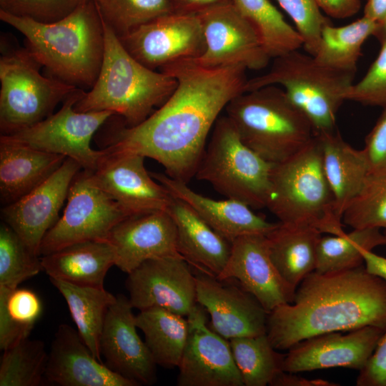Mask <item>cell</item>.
Wrapping results in <instances>:
<instances>
[{
	"mask_svg": "<svg viewBox=\"0 0 386 386\" xmlns=\"http://www.w3.org/2000/svg\"><path fill=\"white\" fill-rule=\"evenodd\" d=\"M380 44L377 56L362 78L352 84L347 94V101L386 107V40Z\"/></svg>",
	"mask_w": 386,
	"mask_h": 386,
	"instance_id": "42",
	"label": "cell"
},
{
	"mask_svg": "<svg viewBox=\"0 0 386 386\" xmlns=\"http://www.w3.org/2000/svg\"><path fill=\"white\" fill-rule=\"evenodd\" d=\"M386 245V235L378 228L353 229L340 235L321 237L317 249L315 270L329 273L364 264L362 252Z\"/></svg>",
	"mask_w": 386,
	"mask_h": 386,
	"instance_id": "34",
	"label": "cell"
},
{
	"mask_svg": "<svg viewBox=\"0 0 386 386\" xmlns=\"http://www.w3.org/2000/svg\"><path fill=\"white\" fill-rule=\"evenodd\" d=\"M266 207L282 224L312 227L322 234L345 232L335 212L317 135L295 154L273 164Z\"/></svg>",
	"mask_w": 386,
	"mask_h": 386,
	"instance_id": "5",
	"label": "cell"
},
{
	"mask_svg": "<svg viewBox=\"0 0 386 386\" xmlns=\"http://www.w3.org/2000/svg\"><path fill=\"white\" fill-rule=\"evenodd\" d=\"M0 19L24 35L26 49L51 76L75 86H94L103 61L104 29L92 0L54 22H38L1 9Z\"/></svg>",
	"mask_w": 386,
	"mask_h": 386,
	"instance_id": "3",
	"label": "cell"
},
{
	"mask_svg": "<svg viewBox=\"0 0 386 386\" xmlns=\"http://www.w3.org/2000/svg\"><path fill=\"white\" fill-rule=\"evenodd\" d=\"M217 278L237 280L268 312L291 303L295 293L274 265L266 234H247L234 239L227 262Z\"/></svg>",
	"mask_w": 386,
	"mask_h": 386,
	"instance_id": "19",
	"label": "cell"
},
{
	"mask_svg": "<svg viewBox=\"0 0 386 386\" xmlns=\"http://www.w3.org/2000/svg\"><path fill=\"white\" fill-rule=\"evenodd\" d=\"M342 222L353 229H386V171L368 173Z\"/></svg>",
	"mask_w": 386,
	"mask_h": 386,
	"instance_id": "39",
	"label": "cell"
},
{
	"mask_svg": "<svg viewBox=\"0 0 386 386\" xmlns=\"http://www.w3.org/2000/svg\"><path fill=\"white\" fill-rule=\"evenodd\" d=\"M365 326L386 330V282L364 264L306 276L293 301L269 312L266 334L278 351L313 336Z\"/></svg>",
	"mask_w": 386,
	"mask_h": 386,
	"instance_id": "2",
	"label": "cell"
},
{
	"mask_svg": "<svg viewBox=\"0 0 386 386\" xmlns=\"http://www.w3.org/2000/svg\"><path fill=\"white\" fill-rule=\"evenodd\" d=\"M244 386L269 385L283 371L284 355L278 352L267 334L229 340Z\"/></svg>",
	"mask_w": 386,
	"mask_h": 386,
	"instance_id": "35",
	"label": "cell"
},
{
	"mask_svg": "<svg viewBox=\"0 0 386 386\" xmlns=\"http://www.w3.org/2000/svg\"><path fill=\"white\" fill-rule=\"evenodd\" d=\"M49 279L65 300L81 338L94 356L102 362L100 337L107 312L117 296L104 287H84L57 279Z\"/></svg>",
	"mask_w": 386,
	"mask_h": 386,
	"instance_id": "30",
	"label": "cell"
},
{
	"mask_svg": "<svg viewBox=\"0 0 386 386\" xmlns=\"http://www.w3.org/2000/svg\"><path fill=\"white\" fill-rule=\"evenodd\" d=\"M271 386H337V383L322 379H307L295 373L282 371L270 383Z\"/></svg>",
	"mask_w": 386,
	"mask_h": 386,
	"instance_id": "47",
	"label": "cell"
},
{
	"mask_svg": "<svg viewBox=\"0 0 386 386\" xmlns=\"http://www.w3.org/2000/svg\"><path fill=\"white\" fill-rule=\"evenodd\" d=\"M106 241L113 247L115 266L127 274L149 259L182 257L176 225L167 211L130 216L112 229Z\"/></svg>",
	"mask_w": 386,
	"mask_h": 386,
	"instance_id": "22",
	"label": "cell"
},
{
	"mask_svg": "<svg viewBox=\"0 0 386 386\" xmlns=\"http://www.w3.org/2000/svg\"><path fill=\"white\" fill-rule=\"evenodd\" d=\"M322 234L312 227L280 222L266 234L274 265L295 290L303 279L315 270L317 244Z\"/></svg>",
	"mask_w": 386,
	"mask_h": 386,
	"instance_id": "29",
	"label": "cell"
},
{
	"mask_svg": "<svg viewBox=\"0 0 386 386\" xmlns=\"http://www.w3.org/2000/svg\"><path fill=\"white\" fill-rule=\"evenodd\" d=\"M41 262L49 278L103 288L109 269L115 266V254L107 241H87L44 255Z\"/></svg>",
	"mask_w": 386,
	"mask_h": 386,
	"instance_id": "27",
	"label": "cell"
},
{
	"mask_svg": "<svg viewBox=\"0 0 386 386\" xmlns=\"http://www.w3.org/2000/svg\"><path fill=\"white\" fill-rule=\"evenodd\" d=\"M45 379L60 386H138L98 360L77 330L59 325L48 355Z\"/></svg>",
	"mask_w": 386,
	"mask_h": 386,
	"instance_id": "23",
	"label": "cell"
},
{
	"mask_svg": "<svg viewBox=\"0 0 386 386\" xmlns=\"http://www.w3.org/2000/svg\"><path fill=\"white\" fill-rule=\"evenodd\" d=\"M90 172L94 184L116 201L130 216L167 211L173 197L152 177L144 157L137 154L109 153Z\"/></svg>",
	"mask_w": 386,
	"mask_h": 386,
	"instance_id": "16",
	"label": "cell"
},
{
	"mask_svg": "<svg viewBox=\"0 0 386 386\" xmlns=\"http://www.w3.org/2000/svg\"><path fill=\"white\" fill-rule=\"evenodd\" d=\"M7 1L8 0H0V9H3L6 6Z\"/></svg>",
	"mask_w": 386,
	"mask_h": 386,
	"instance_id": "52",
	"label": "cell"
},
{
	"mask_svg": "<svg viewBox=\"0 0 386 386\" xmlns=\"http://www.w3.org/2000/svg\"><path fill=\"white\" fill-rule=\"evenodd\" d=\"M363 16L380 24L386 16V0H367Z\"/></svg>",
	"mask_w": 386,
	"mask_h": 386,
	"instance_id": "50",
	"label": "cell"
},
{
	"mask_svg": "<svg viewBox=\"0 0 386 386\" xmlns=\"http://www.w3.org/2000/svg\"><path fill=\"white\" fill-rule=\"evenodd\" d=\"M362 255L366 269L386 282V258L372 250H364Z\"/></svg>",
	"mask_w": 386,
	"mask_h": 386,
	"instance_id": "49",
	"label": "cell"
},
{
	"mask_svg": "<svg viewBox=\"0 0 386 386\" xmlns=\"http://www.w3.org/2000/svg\"><path fill=\"white\" fill-rule=\"evenodd\" d=\"M104 51L98 77L74 105L77 112L109 111L127 127L138 125L161 107L177 86V79L134 59L104 22Z\"/></svg>",
	"mask_w": 386,
	"mask_h": 386,
	"instance_id": "4",
	"label": "cell"
},
{
	"mask_svg": "<svg viewBox=\"0 0 386 386\" xmlns=\"http://www.w3.org/2000/svg\"><path fill=\"white\" fill-rule=\"evenodd\" d=\"M321 11L336 19L352 16L358 12L361 0H316Z\"/></svg>",
	"mask_w": 386,
	"mask_h": 386,
	"instance_id": "46",
	"label": "cell"
},
{
	"mask_svg": "<svg viewBox=\"0 0 386 386\" xmlns=\"http://www.w3.org/2000/svg\"><path fill=\"white\" fill-rule=\"evenodd\" d=\"M377 28L378 23L364 16L342 26L329 21L322 29L314 56L331 69L355 73L362 46L370 36H374Z\"/></svg>",
	"mask_w": 386,
	"mask_h": 386,
	"instance_id": "32",
	"label": "cell"
},
{
	"mask_svg": "<svg viewBox=\"0 0 386 386\" xmlns=\"http://www.w3.org/2000/svg\"><path fill=\"white\" fill-rule=\"evenodd\" d=\"M199 304L187 317L189 335L179 364V386H244L229 342L207 325Z\"/></svg>",
	"mask_w": 386,
	"mask_h": 386,
	"instance_id": "15",
	"label": "cell"
},
{
	"mask_svg": "<svg viewBox=\"0 0 386 386\" xmlns=\"http://www.w3.org/2000/svg\"><path fill=\"white\" fill-rule=\"evenodd\" d=\"M43 270L41 258L34 254L6 223L0 226V287L14 290Z\"/></svg>",
	"mask_w": 386,
	"mask_h": 386,
	"instance_id": "40",
	"label": "cell"
},
{
	"mask_svg": "<svg viewBox=\"0 0 386 386\" xmlns=\"http://www.w3.org/2000/svg\"><path fill=\"white\" fill-rule=\"evenodd\" d=\"M317 135L320 141L324 172L332 193L337 215L345 211L360 191L369 173L363 149H356L333 132Z\"/></svg>",
	"mask_w": 386,
	"mask_h": 386,
	"instance_id": "28",
	"label": "cell"
},
{
	"mask_svg": "<svg viewBox=\"0 0 386 386\" xmlns=\"http://www.w3.org/2000/svg\"><path fill=\"white\" fill-rule=\"evenodd\" d=\"M362 149L368 162L369 172L386 171V107L367 135Z\"/></svg>",
	"mask_w": 386,
	"mask_h": 386,
	"instance_id": "44",
	"label": "cell"
},
{
	"mask_svg": "<svg viewBox=\"0 0 386 386\" xmlns=\"http://www.w3.org/2000/svg\"><path fill=\"white\" fill-rule=\"evenodd\" d=\"M174 198L187 204L208 225L231 243L247 234H267L278 223L267 221L246 204L232 199L216 200L189 188L187 183L167 174L150 172Z\"/></svg>",
	"mask_w": 386,
	"mask_h": 386,
	"instance_id": "24",
	"label": "cell"
},
{
	"mask_svg": "<svg viewBox=\"0 0 386 386\" xmlns=\"http://www.w3.org/2000/svg\"><path fill=\"white\" fill-rule=\"evenodd\" d=\"M257 33L262 46L274 59L303 46V40L269 0H231Z\"/></svg>",
	"mask_w": 386,
	"mask_h": 386,
	"instance_id": "33",
	"label": "cell"
},
{
	"mask_svg": "<svg viewBox=\"0 0 386 386\" xmlns=\"http://www.w3.org/2000/svg\"><path fill=\"white\" fill-rule=\"evenodd\" d=\"M81 169L78 162L66 157L61 166L41 184L1 209L3 222L34 254L40 256L42 240L59 220V213L67 198L71 183Z\"/></svg>",
	"mask_w": 386,
	"mask_h": 386,
	"instance_id": "17",
	"label": "cell"
},
{
	"mask_svg": "<svg viewBox=\"0 0 386 386\" xmlns=\"http://www.w3.org/2000/svg\"><path fill=\"white\" fill-rule=\"evenodd\" d=\"M167 212L176 225L179 254L193 268L217 277L229 257L232 243L179 199L173 197Z\"/></svg>",
	"mask_w": 386,
	"mask_h": 386,
	"instance_id": "25",
	"label": "cell"
},
{
	"mask_svg": "<svg viewBox=\"0 0 386 386\" xmlns=\"http://www.w3.org/2000/svg\"><path fill=\"white\" fill-rule=\"evenodd\" d=\"M86 0H8L1 10L38 22L59 21L73 12Z\"/></svg>",
	"mask_w": 386,
	"mask_h": 386,
	"instance_id": "43",
	"label": "cell"
},
{
	"mask_svg": "<svg viewBox=\"0 0 386 386\" xmlns=\"http://www.w3.org/2000/svg\"><path fill=\"white\" fill-rule=\"evenodd\" d=\"M385 331L377 327L365 326L305 339L284 354L283 371L297 373L333 367L360 371Z\"/></svg>",
	"mask_w": 386,
	"mask_h": 386,
	"instance_id": "20",
	"label": "cell"
},
{
	"mask_svg": "<svg viewBox=\"0 0 386 386\" xmlns=\"http://www.w3.org/2000/svg\"><path fill=\"white\" fill-rule=\"evenodd\" d=\"M84 92L77 88L63 101L57 112L31 127L1 136L36 149L64 155L78 162L82 169L94 172L104 151L92 149L91 139L114 114L109 111H76L74 105Z\"/></svg>",
	"mask_w": 386,
	"mask_h": 386,
	"instance_id": "10",
	"label": "cell"
},
{
	"mask_svg": "<svg viewBox=\"0 0 386 386\" xmlns=\"http://www.w3.org/2000/svg\"><path fill=\"white\" fill-rule=\"evenodd\" d=\"M357 386H386V331L366 364L360 370Z\"/></svg>",
	"mask_w": 386,
	"mask_h": 386,
	"instance_id": "45",
	"label": "cell"
},
{
	"mask_svg": "<svg viewBox=\"0 0 386 386\" xmlns=\"http://www.w3.org/2000/svg\"><path fill=\"white\" fill-rule=\"evenodd\" d=\"M193 268V267H192ZM197 301L210 316L209 327L227 340L266 334L268 312L241 286L193 268Z\"/></svg>",
	"mask_w": 386,
	"mask_h": 386,
	"instance_id": "18",
	"label": "cell"
},
{
	"mask_svg": "<svg viewBox=\"0 0 386 386\" xmlns=\"http://www.w3.org/2000/svg\"><path fill=\"white\" fill-rule=\"evenodd\" d=\"M66 157L0 137V200L10 204L51 177Z\"/></svg>",
	"mask_w": 386,
	"mask_h": 386,
	"instance_id": "26",
	"label": "cell"
},
{
	"mask_svg": "<svg viewBox=\"0 0 386 386\" xmlns=\"http://www.w3.org/2000/svg\"><path fill=\"white\" fill-rule=\"evenodd\" d=\"M3 352L0 362V386L42 384L49 355L44 342L28 337Z\"/></svg>",
	"mask_w": 386,
	"mask_h": 386,
	"instance_id": "37",
	"label": "cell"
},
{
	"mask_svg": "<svg viewBox=\"0 0 386 386\" xmlns=\"http://www.w3.org/2000/svg\"><path fill=\"white\" fill-rule=\"evenodd\" d=\"M197 15L204 32L205 49L194 60L196 63L207 68L240 66L251 70L268 66L271 58L254 28L232 2Z\"/></svg>",
	"mask_w": 386,
	"mask_h": 386,
	"instance_id": "13",
	"label": "cell"
},
{
	"mask_svg": "<svg viewBox=\"0 0 386 386\" xmlns=\"http://www.w3.org/2000/svg\"><path fill=\"white\" fill-rule=\"evenodd\" d=\"M136 324L157 364L178 367L189 335L187 318L167 310L152 307L139 311Z\"/></svg>",
	"mask_w": 386,
	"mask_h": 386,
	"instance_id": "31",
	"label": "cell"
},
{
	"mask_svg": "<svg viewBox=\"0 0 386 386\" xmlns=\"http://www.w3.org/2000/svg\"><path fill=\"white\" fill-rule=\"evenodd\" d=\"M104 22L121 37L137 26L173 13L172 0H92Z\"/></svg>",
	"mask_w": 386,
	"mask_h": 386,
	"instance_id": "38",
	"label": "cell"
},
{
	"mask_svg": "<svg viewBox=\"0 0 386 386\" xmlns=\"http://www.w3.org/2000/svg\"><path fill=\"white\" fill-rule=\"evenodd\" d=\"M0 130L9 135L53 114L78 87L40 73L41 65L26 48L1 49Z\"/></svg>",
	"mask_w": 386,
	"mask_h": 386,
	"instance_id": "9",
	"label": "cell"
},
{
	"mask_svg": "<svg viewBox=\"0 0 386 386\" xmlns=\"http://www.w3.org/2000/svg\"><path fill=\"white\" fill-rule=\"evenodd\" d=\"M272 166L242 141L232 121L223 116L214 125L194 177L226 198L261 209L267 205Z\"/></svg>",
	"mask_w": 386,
	"mask_h": 386,
	"instance_id": "8",
	"label": "cell"
},
{
	"mask_svg": "<svg viewBox=\"0 0 386 386\" xmlns=\"http://www.w3.org/2000/svg\"><path fill=\"white\" fill-rule=\"evenodd\" d=\"M42 312L39 296L26 288L0 287V349L28 338Z\"/></svg>",
	"mask_w": 386,
	"mask_h": 386,
	"instance_id": "36",
	"label": "cell"
},
{
	"mask_svg": "<svg viewBox=\"0 0 386 386\" xmlns=\"http://www.w3.org/2000/svg\"><path fill=\"white\" fill-rule=\"evenodd\" d=\"M175 13L197 14L208 9L227 4L231 0H172Z\"/></svg>",
	"mask_w": 386,
	"mask_h": 386,
	"instance_id": "48",
	"label": "cell"
},
{
	"mask_svg": "<svg viewBox=\"0 0 386 386\" xmlns=\"http://www.w3.org/2000/svg\"><path fill=\"white\" fill-rule=\"evenodd\" d=\"M129 217L116 201L94 184L90 172L81 169L71 183L62 216L42 240L40 255L75 243L106 241L112 229Z\"/></svg>",
	"mask_w": 386,
	"mask_h": 386,
	"instance_id": "11",
	"label": "cell"
},
{
	"mask_svg": "<svg viewBox=\"0 0 386 386\" xmlns=\"http://www.w3.org/2000/svg\"><path fill=\"white\" fill-rule=\"evenodd\" d=\"M384 234L386 235V229H384Z\"/></svg>",
	"mask_w": 386,
	"mask_h": 386,
	"instance_id": "53",
	"label": "cell"
},
{
	"mask_svg": "<svg viewBox=\"0 0 386 386\" xmlns=\"http://www.w3.org/2000/svg\"><path fill=\"white\" fill-rule=\"evenodd\" d=\"M127 51L147 67L160 70L173 63L195 60L205 39L197 14L170 13L118 37Z\"/></svg>",
	"mask_w": 386,
	"mask_h": 386,
	"instance_id": "12",
	"label": "cell"
},
{
	"mask_svg": "<svg viewBox=\"0 0 386 386\" xmlns=\"http://www.w3.org/2000/svg\"><path fill=\"white\" fill-rule=\"evenodd\" d=\"M127 274L129 300L139 311L159 307L187 317L198 304L193 268L182 257L149 259Z\"/></svg>",
	"mask_w": 386,
	"mask_h": 386,
	"instance_id": "14",
	"label": "cell"
},
{
	"mask_svg": "<svg viewBox=\"0 0 386 386\" xmlns=\"http://www.w3.org/2000/svg\"><path fill=\"white\" fill-rule=\"evenodd\" d=\"M132 309L129 297L122 294L117 295L102 329L101 355L105 365L114 372L139 385H150L157 381V364L137 333Z\"/></svg>",
	"mask_w": 386,
	"mask_h": 386,
	"instance_id": "21",
	"label": "cell"
},
{
	"mask_svg": "<svg viewBox=\"0 0 386 386\" xmlns=\"http://www.w3.org/2000/svg\"><path fill=\"white\" fill-rule=\"evenodd\" d=\"M293 21L307 54L317 52L323 26L330 21L322 15L316 0H277Z\"/></svg>",
	"mask_w": 386,
	"mask_h": 386,
	"instance_id": "41",
	"label": "cell"
},
{
	"mask_svg": "<svg viewBox=\"0 0 386 386\" xmlns=\"http://www.w3.org/2000/svg\"><path fill=\"white\" fill-rule=\"evenodd\" d=\"M246 70L240 66L207 68L194 60L162 68L159 71L177 79L174 91L138 125L116 126L104 149L153 159L168 176L188 183L195 176L221 112L245 91Z\"/></svg>",
	"mask_w": 386,
	"mask_h": 386,
	"instance_id": "1",
	"label": "cell"
},
{
	"mask_svg": "<svg viewBox=\"0 0 386 386\" xmlns=\"http://www.w3.org/2000/svg\"><path fill=\"white\" fill-rule=\"evenodd\" d=\"M355 74L331 69L314 56L295 50L274 58L267 72L247 79L244 90L279 85L310 122L314 134H320L333 132Z\"/></svg>",
	"mask_w": 386,
	"mask_h": 386,
	"instance_id": "7",
	"label": "cell"
},
{
	"mask_svg": "<svg viewBox=\"0 0 386 386\" xmlns=\"http://www.w3.org/2000/svg\"><path fill=\"white\" fill-rule=\"evenodd\" d=\"M374 36L381 43L386 40V16L384 20L378 24L377 30Z\"/></svg>",
	"mask_w": 386,
	"mask_h": 386,
	"instance_id": "51",
	"label": "cell"
},
{
	"mask_svg": "<svg viewBox=\"0 0 386 386\" xmlns=\"http://www.w3.org/2000/svg\"><path fill=\"white\" fill-rule=\"evenodd\" d=\"M225 110L242 141L272 164L295 154L315 136L307 119L276 85L242 92Z\"/></svg>",
	"mask_w": 386,
	"mask_h": 386,
	"instance_id": "6",
	"label": "cell"
}]
</instances>
